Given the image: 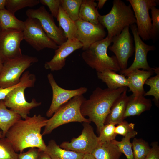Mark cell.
<instances>
[{
    "label": "cell",
    "instance_id": "1",
    "mask_svg": "<svg viewBox=\"0 0 159 159\" xmlns=\"http://www.w3.org/2000/svg\"><path fill=\"white\" fill-rule=\"evenodd\" d=\"M47 120L41 115H34L19 120L6 133L5 137L11 145L16 152H22L25 149L36 148L45 151L47 145L41 133Z\"/></svg>",
    "mask_w": 159,
    "mask_h": 159
},
{
    "label": "cell",
    "instance_id": "2",
    "mask_svg": "<svg viewBox=\"0 0 159 159\" xmlns=\"http://www.w3.org/2000/svg\"><path fill=\"white\" fill-rule=\"evenodd\" d=\"M127 87L112 90L100 87L93 90L89 98L83 102L80 112L84 117L87 116L95 125L99 134L114 101L126 89Z\"/></svg>",
    "mask_w": 159,
    "mask_h": 159
},
{
    "label": "cell",
    "instance_id": "3",
    "mask_svg": "<svg viewBox=\"0 0 159 159\" xmlns=\"http://www.w3.org/2000/svg\"><path fill=\"white\" fill-rule=\"evenodd\" d=\"M98 21L107 29V37L110 39L120 34L125 27L136 22L131 5H127L121 0H114L110 11L106 15H100Z\"/></svg>",
    "mask_w": 159,
    "mask_h": 159
},
{
    "label": "cell",
    "instance_id": "4",
    "mask_svg": "<svg viewBox=\"0 0 159 159\" xmlns=\"http://www.w3.org/2000/svg\"><path fill=\"white\" fill-rule=\"evenodd\" d=\"M112 42V39L106 37L94 43L82 52V59L97 72L107 69L120 71V69L115 56L110 57L107 54V48Z\"/></svg>",
    "mask_w": 159,
    "mask_h": 159
},
{
    "label": "cell",
    "instance_id": "5",
    "mask_svg": "<svg viewBox=\"0 0 159 159\" xmlns=\"http://www.w3.org/2000/svg\"><path fill=\"white\" fill-rule=\"evenodd\" d=\"M85 99L83 95L76 96L61 106L47 120L42 135L49 134L59 126L70 122L90 123L89 120L84 117L80 112L81 105Z\"/></svg>",
    "mask_w": 159,
    "mask_h": 159
},
{
    "label": "cell",
    "instance_id": "6",
    "mask_svg": "<svg viewBox=\"0 0 159 159\" xmlns=\"http://www.w3.org/2000/svg\"><path fill=\"white\" fill-rule=\"evenodd\" d=\"M38 61L36 57L22 54L5 62L0 73V87H9L18 84L24 71Z\"/></svg>",
    "mask_w": 159,
    "mask_h": 159
},
{
    "label": "cell",
    "instance_id": "7",
    "mask_svg": "<svg viewBox=\"0 0 159 159\" xmlns=\"http://www.w3.org/2000/svg\"><path fill=\"white\" fill-rule=\"evenodd\" d=\"M134 12L138 33L143 40L150 38L152 21L149 10L156 6L158 0H128Z\"/></svg>",
    "mask_w": 159,
    "mask_h": 159
},
{
    "label": "cell",
    "instance_id": "8",
    "mask_svg": "<svg viewBox=\"0 0 159 159\" xmlns=\"http://www.w3.org/2000/svg\"><path fill=\"white\" fill-rule=\"evenodd\" d=\"M23 39L37 51L47 48L56 50L59 46L49 38L37 19L28 18L24 21Z\"/></svg>",
    "mask_w": 159,
    "mask_h": 159
},
{
    "label": "cell",
    "instance_id": "9",
    "mask_svg": "<svg viewBox=\"0 0 159 159\" xmlns=\"http://www.w3.org/2000/svg\"><path fill=\"white\" fill-rule=\"evenodd\" d=\"M26 14L28 18L37 19L47 36L58 46L67 41V39L63 30L56 25L53 17L47 11L44 6H40L37 9H28Z\"/></svg>",
    "mask_w": 159,
    "mask_h": 159
},
{
    "label": "cell",
    "instance_id": "10",
    "mask_svg": "<svg viewBox=\"0 0 159 159\" xmlns=\"http://www.w3.org/2000/svg\"><path fill=\"white\" fill-rule=\"evenodd\" d=\"M129 27H125L120 34L113 37L112 38L113 44L109 47L110 50L115 54L121 70L127 68L128 59L135 51Z\"/></svg>",
    "mask_w": 159,
    "mask_h": 159
},
{
    "label": "cell",
    "instance_id": "11",
    "mask_svg": "<svg viewBox=\"0 0 159 159\" xmlns=\"http://www.w3.org/2000/svg\"><path fill=\"white\" fill-rule=\"evenodd\" d=\"M90 123L84 122L83 129L80 135L73 138L70 142H63L59 146L66 150L84 154L91 153L99 143L98 137Z\"/></svg>",
    "mask_w": 159,
    "mask_h": 159
},
{
    "label": "cell",
    "instance_id": "12",
    "mask_svg": "<svg viewBox=\"0 0 159 159\" xmlns=\"http://www.w3.org/2000/svg\"><path fill=\"white\" fill-rule=\"evenodd\" d=\"M23 40L22 31L13 30L0 31V59L5 62L21 56L20 44Z\"/></svg>",
    "mask_w": 159,
    "mask_h": 159
},
{
    "label": "cell",
    "instance_id": "13",
    "mask_svg": "<svg viewBox=\"0 0 159 159\" xmlns=\"http://www.w3.org/2000/svg\"><path fill=\"white\" fill-rule=\"evenodd\" d=\"M26 86H18L12 90L3 100L7 107L21 116L23 119L28 117L31 110L41 105V102L33 98L31 102L26 101L24 96Z\"/></svg>",
    "mask_w": 159,
    "mask_h": 159
},
{
    "label": "cell",
    "instance_id": "14",
    "mask_svg": "<svg viewBox=\"0 0 159 159\" xmlns=\"http://www.w3.org/2000/svg\"><path fill=\"white\" fill-rule=\"evenodd\" d=\"M130 27L134 37L135 54L134 61L131 65L126 69L120 71V74L125 77L132 71L140 69L148 71L152 70L148 63L147 55L148 52L154 51L156 49L154 46L148 45L142 41L138 34L135 24L130 25Z\"/></svg>",
    "mask_w": 159,
    "mask_h": 159
},
{
    "label": "cell",
    "instance_id": "15",
    "mask_svg": "<svg viewBox=\"0 0 159 159\" xmlns=\"http://www.w3.org/2000/svg\"><path fill=\"white\" fill-rule=\"evenodd\" d=\"M47 77L52 92L51 103L46 113L48 117H51L61 106L71 99L76 96L83 95L87 91V88L85 87L72 90L64 89L57 85L52 73L48 74Z\"/></svg>",
    "mask_w": 159,
    "mask_h": 159
},
{
    "label": "cell",
    "instance_id": "16",
    "mask_svg": "<svg viewBox=\"0 0 159 159\" xmlns=\"http://www.w3.org/2000/svg\"><path fill=\"white\" fill-rule=\"evenodd\" d=\"M75 22L77 28L76 39L82 44L83 51L106 36L105 28L100 23L93 24L79 19Z\"/></svg>",
    "mask_w": 159,
    "mask_h": 159
},
{
    "label": "cell",
    "instance_id": "17",
    "mask_svg": "<svg viewBox=\"0 0 159 159\" xmlns=\"http://www.w3.org/2000/svg\"><path fill=\"white\" fill-rule=\"evenodd\" d=\"M82 47V44L76 39H67L55 50L54 55L50 61L46 62L44 68L51 71L61 70L65 65L67 57Z\"/></svg>",
    "mask_w": 159,
    "mask_h": 159
},
{
    "label": "cell",
    "instance_id": "18",
    "mask_svg": "<svg viewBox=\"0 0 159 159\" xmlns=\"http://www.w3.org/2000/svg\"><path fill=\"white\" fill-rule=\"evenodd\" d=\"M154 72L153 70L148 71L137 69L127 74L128 87L129 91L135 95H144L145 93L143 86L146 80Z\"/></svg>",
    "mask_w": 159,
    "mask_h": 159
},
{
    "label": "cell",
    "instance_id": "19",
    "mask_svg": "<svg viewBox=\"0 0 159 159\" xmlns=\"http://www.w3.org/2000/svg\"><path fill=\"white\" fill-rule=\"evenodd\" d=\"M126 89L114 101L110 109L104 122V125L112 123L117 125L124 119L128 99Z\"/></svg>",
    "mask_w": 159,
    "mask_h": 159
},
{
    "label": "cell",
    "instance_id": "20",
    "mask_svg": "<svg viewBox=\"0 0 159 159\" xmlns=\"http://www.w3.org/2000/svg\"><path fill=\"white\" fill-rule=\"evenodd\" d=\"M152 106L150 99L145 98L144 95H135L132 94L128 96L124 118L139 115L143 112L150 110Z\"/></svg>",
    "mask_w": 159,
    "mask_h": 159
},
{
    "label": "cell",
    "instance_id": "21",
    "mask_svg": "<svg viewBox=\"0 0 159 159\" xmlns=\"http://www.w3.org/2000/svg\"><path fill=\"white\" fill-rule=\"evenodd\" d=\"M116 72L107 69L100 72H97V77L105 83L107 88L116 90L124 87H127V78L123 75L117 74Z\"/></svg>",
    "mask_w": 159,
    "mask_h": 159
},
{
    "label": "cell",
    "instance_id": "22",
    "mask_svg": "<svg viewBox=\"0 0 159 159\" xmlns=\"http://www.w3.org/2000/svg\"><path fill=\"white\" fill-rule=\"evenodd\" d=\"M44 152L52 159H82L84 154L63 149L53 140L49 141Z\"/></svg>",
    "mask_w": 159,
    "mask_h": 159
},
{
    "label": "cell",
    "instance_id": "23",
    "mask_svg": "<svg viewBox=\"0 0 159 159\" xmlns=\"http://www.w3.org/2000/svg\"><path fill=\"white\" fill-rule=\"evenodd\" d=\"M97 5L95 0H82L79 10V19L93 24H99L100 14Z\"/></svg>",
    "mask_w": 159,
    "mask_h": 159
},
{
    "label": "cell",
    "instance_id": "24",
    "mask_svg": "<svg viewBox=\"0 0 159 159\" xmlns=\"http://www.w3.org/2000/svg\"><path fill=\"white\" fill-rule=\"evenodd\" d=\"M97 159H120L122 153L112 142L99 144L91 153Z\"/></svg>",
    "mask_w": 159,
    "mask_h": 159
},
{
    "label": "cell",
    "instance_id": "25",
    "mask_svg": "<svg viewBox=\"0 0 159 159\" xmlns=\"http://www.w3.org/2000/svg\"><path fill=\"white\" fill-rule=\"evenodd\" d=\"M21 119L20 116L7 108L3 100H0V129L4 138L9 129Z\"/></svg>",
    "mask_w": 159,
    "mask_h": 159
},
{
    "label": "cell",
    "instance_id": "26",
    "mask_svg": "<svg viewBox=\"0 0 159 159\" xmlns=\"http://www.w3.org/2000/svg\"><path fill=\"white\" fill-rule=\"evenodd\" d=\"M0 27L1 30H13L23 32L24 23L5 9L0 10Z\"/></svg>",
    "mask_w": 159,
    "mask_h": 159
},
{
    "label": "cell",
    "instance_id": "27",
    "mask_svg": "<svg viewBox=\"0 0 159 159\" xmlns=\"http://www.w3.org/2000/svg\"><path fill=\"white\" fill-rule=\"evenodd\" d=\"M57 21L67 39H76L77 28L73 21L60 6Z\"/></svg>",
    "mask_w": 159,
    "mask_h": 159
},
{
    "label": "cell",
    "instance_id": "28",
    "mask_svg": "<svg viewBox=\"0 0 159 159\" xmlns=\"http://www.w3.org/2000/svg\"><path fill=\"white\" fill-rule=\"evenodd\" d=\"M36 80V77L34 74L29 71H26L22 74L19 82L17 85L6 88L0 87V100H4L10 92L18 86H26L28 88L34 87Z\"/></svg>",
    "mask_w": 159,
    "mask_h": 159
},
{
    "label": "cell",
    "instance_id": "29",
    "mask_svg": "<svg viewBox=\"0 0 159 159\" xmlns=\"http://www.w3.org/2000/svg\"><path fill=\"white\" fill-rule=\"evenodd\" d=\"M137 134V132L134 130L123 137L121 141L115 140L112 141L118 147L122 153L125 155L127 159H133L132 145L130 140Z\"/></svg>",
    "mask_w": 159,
    "mask_h": 159
},
{
    "label": "cell",
    "instance_id": "30",
    "mask_svg": "<svg viewBox=\"0 0 159 159\" xmlns=\"http://www.w3.org/2000/svg\"><path fill=\"white\" fill-rule=\"evenodd\" d=\"M156 75L150 77L145 81V84L150 86V90L145 92L144 96H152L154 97V101L158 106L159 102V68H152Z\"/></svg>",
    "mask_w": 159,
    "mask_h": 159
},
{
    "label": "cell",
    "instance_id": "31",
    "mask_svg": "<svg viewBox=\"0 0 159 159\" xmlns=\"http://www.w3.org/2000/svg\"><path fill=\"white\" fill-rule=\"evenodd\" d=\"M82 0H61L60 6L74 21L79 19V12Z\"/></svg>",
    "mask_w": 159,
    "mask_h": 159
},
{
    "label": "cell",
    "instance_id": "32",
    "mask_svg": "<svg viewBox=\"0 0 159 159\" xmlns=\"http://www.w3.org/2000/svg\"><path fill=\"white\" fill-rule=\"evenodd\" d=\"M132 143L133 159H145L150 149L148 143L142 138H134Z\"/></svg>",
    "mask_w": 159,
    "mask_h": 159
},
{
    "label": "cell",
    "instance_id": "33",
    "mask_svg": "<svg viewBox=\"0 0 159 159\" xmlns=\"http://www.w3.org/2000/svg\"><path fill=\"white\" fill-rule=\"evenodd\" d=\"M39 3V0H6L5 7L15 14L20 9L26 7H33Z\"/></svg>",
    "mask_w": 159,
    "mask_h": 159
},
{
    "label": "cell",
    "instance_id": "34",
    "mask_svg": "<svg viewBox=\"0 0 159 159\" xmlns=\"http://www.w3.org/2000/svg\"><path fill=\"white\" fill-rule=\"evenodd\" d=\"M115 125L112 123L104 125L98 137L99 144L105 142H112L115 140L117 135L115 132Z\"/></svg>",
    "mask_w": 159,
    "mask_h": 159
},
{
    "label": "cell",
    "instance_id": "35",
    "mask_svg": "<svg viewBox=\"0 0 159 159\" xmlns=\"http://www.w3.org/2000/svg\"><path fill=\"white\" fill-rule=\"evenodd\" d=\"M18 153L5 137L0 139V159H17Z\"/></svg>",
    "mask_w": 159,
    "mask_h": 159
},
{
    "label": "cell",
    "instance_id": "36",
    "mask_svg": "<svg viewBox=\"0 0 159 159\" xmlns=\"http://www.w3.org/2000/svg\"><path fill=\"white\" fill-rule=\"evenodd\" d=\"M151 11L152 28L150 39L155 40L159 33V9L155 6L152 7Z\"/></svg>",
    "mask_w": 159,
    "mask_h": 159
},
{
    "label": "cell",
    "instance_id": "37",
    "mask_svg": "<svg viewBox=\"0 0 159 159\" xmlns=\"http://www.w3.org/2000/svg\"><path fill=\"white\" fill-rule=\"evenodd\" d=\"M115 126V132L117 135L125 136L130 132L134 130L135 124L132 123H128L123 120Z\"/></svg>",
    "mask_w": 159,
    "mask_h": 159
},
{
    "label": "cell",
    "instance_id": "38",
    "mask_svg": "<svg viewBox=\"0 0 159 159\" xmlns=\"http://www.w3.org/2000/svg\"><path fill=\"white\" fill-rule=\"evenodd\" d=\"M61 0H40V3L47 6L52 16L57 18L61 4Z\"/></svg>",
    "mask_w": 159,
    "mask_h": 159
},
{
    "label": "cell",
    "instance_id": "39",
    "mask_svg": "<svg viewBox=\"0 0 159 159\" xmlns=\"http://www.w3.org/2000/svg\"><path fill=\"white\" fill-rule=\"evenodd\" d=\"M40 151L36 148H30L26 152L18 154L17 159H39Z\"/></svg>",
    "mask_w": 159,
    "mask_h": 159
},
{
    "label": "cell",
    "instance_id": "40",
    "mask_svg": "<svg viewBox=\"0 0 159 159\" xmlns=\"http://www.w3.org/2000/svg\"><path fill=\"white\" fill-rule=\"evenodd\" d=\"M151 147L145 159H159V145L158 142L154 141L151 143Z\"/></svg>",
    "mask_w": 159,
    "mask_h": 159
},
{
    "label": "cell",
    "instance_id": "41",
    "mask_svg": "<svg viewBox=\"0 0 159 159\" xmlns=\"http://www.w3.org/2000/svg\"><path fill=\"white\" fill-rule=\"evenodd\" d=\"M39 159H52L45 152L41 151Z\"/></svg>",
    "mask_w": 159,
    "mask_h": 159
},
{
    "label": "cell",
    "instance_id": "42",
    "mask_svg": "<svg viewBox=\"0 0 159 159\" xmlns=\"http://www.w3.org/2000/svg\"><path fill=\"white\" fill-rule=\"evenodd\" d=\"M98 3L97 5V9H101L103 7L105 2L107 1L106 0H98Z\"/></svg>",
    "mask_w": 159,
    "mask_h": 159
},
{
    "label": "cell",
    "instance_id": "43",
    "mask_svg": "<svg viewBox=\"0 0 159 159\" xmlns=\"http://www.w3.org/2000/svg\"><path fill=\"white\" fill-rule=\"evenodd\" d=\"M82 159H97L91 153L85 154Z\"/></svg>",
    "mask_w": 159,
    "mask_h": 159
},
{
    "label": "cell",
    "instance_id": "44",
    "mask_svg": "<svg viewBox=\"0 0 159 159\" xmlns=\"http://www.w3.org/2000/svg\"><path fill=\"white\" fill-rule=\"evenodd\" d=\"M6 0H0V10L5 9Z\"/></svg>",
    "mask_w": 159,
    "mask_h": 159
},
{
    "label": "cell",
    "instance_id": "45",
    "mask_svg": "<svg viewBox=\"0 0 159 159\" xmlns=\"http://www.w3.org/2000/svg\"><path fill=\"white\" fill-rule=\"evenodd\" d=\"M3 63L0 59V73L3 67Z\"/></svg>",
    "mask_w": 159,
    "mask_h": 159
},
{
    "label": "cell",
    "instance_id": "46",
    "mask_svg": "<svg viewBox=\"0 0 159 159\" xmlns=\"http://www.w3.org/2000/svg\"><path fill=\"white\" fill-rule=\"evenodd\" d=\"M4 138L3 135V132L0 129V139Z\"/></svg>",
    "mask_w": 159,
    "mask_h": 159
},
{
    "label": "cell",
    "instance_id": "47",
    "mask_svg": "<svg viewBox=\"0 0 159 159\" xmlns=\"http://www.w3.org/2000/svg\"><path fill=\"white\" fill-rule=\"evenodd\" d=\"M1 28H0V31H1Z\"/></svg>",
    "mask_w": 159,
    "mask_h": 159
}]
</instances>
